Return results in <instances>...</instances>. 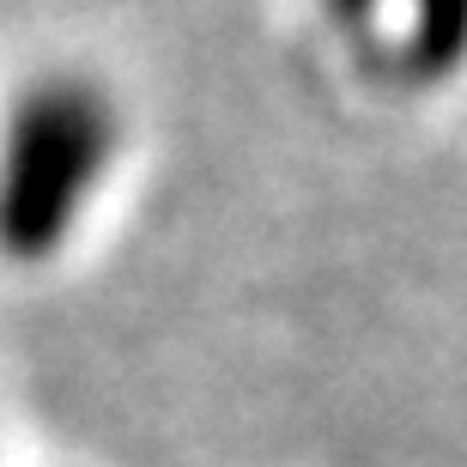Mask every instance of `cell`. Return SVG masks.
Wrapping results in <instances>:
<instances>
[{"instance_id":"cell-2","label":"cell","mask_w":467,"mask_h":467,"mask_svg":"<svg viewBox=\"0 0 467 467\" xmlns=\"http://www.w3.org/2000/svg\"><path fill=\"white\" fill-rule=\"evenodd\" d=\"M467 61V0H407L400 67L413 79H443Z\"/></svg>"},{"instance_id":"cell-3","label":"cell","mask_w":467,"mask_h":467,"mask_svg":"<svg viewBox=\"0 0 467 467\" xmlns=\"http://www.w3.org/2000/svg\"><path fill=\"white\" fill-rule=\"evenodd\" d=\"M322 6H328L340 25H370V18H377L389 0H322Z\"/></svg>"},{"instance_id":"cell-1","label":"cell","mask_w":467,"mask_h":467,"mask_svg":"<svg viewBox=\"0 0 467 467\" xmlns=\"http://www.w3.org/2000/svg\"><path fill=\"white\" fill-rule=\"evenodd\" d=\"M121 158V104L86 67H43L0 109V261L43 267L79 237Z\"/></svg>"}]
</instances>
